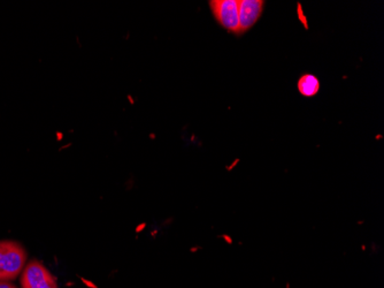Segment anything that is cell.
I'll return each instance as SVG.
<instances>
[{"instance_id":"6da1fadb","label":"cell","mask_w":384,"mask_h":288,"mask_svg":"<svg viewBox=\"0 0 384 288\" xmlns=\"http://www.w3.org/2000/svg\"><path fill=\"white\" fill-rule=\"evenodd\" d=\"M26 263V249L19 242L0 241V282H10L19 277Z\"/></svg>"},{"instance_id":"7a4b0ae2","label":"cell","mask_w":384,"mask_h":288,"mask_svg":"<svg viewBox=\"0 0 384 288\" xmlns=\"http://www.w3.org/2000/svg\"><path fill=\"white\" fill-rule=\"evenodd\" d=\"M210 7L217 24L226 31L240 35L238 0H213L210 1Z\"/></svg>"},{"instance_id":"3957f363","label":"cell","mask_w":384,"mask_h":288,"mask_svg":"<svg viewBox=\"0 0 384 288\" xmlns=\"http://www.w3.org/2000/svg\"><path fill=\"white\" fill-rule=\"evenodd\" d=\"M22 288H59L56 279L40 261L33 259L23 268L21 275Z\"/></svg>"},{"instance_id":"277c9868","label":"cell","mask_w":384,"mask_h":288,"mask_svg":"<svg viewBox=\"0 0 384 288\" xmlns=\"http://www.w3.org/2000/svg\"><path fill=\"white\" fill-rule=\"evenodd\" d=\"M265 1L263 0H238V17H240V35L251 29L259 20L263 12Z\"/></svg>"},{"instance_id":"5b68a950","label":"cell","mask_w":384,"mask_h":288,"mask_svg":"<svg viewBox=\"0 0 384 288\" xmlns=\"http://www.w3.org/2000/svg\"><path fill=\"white\" fill-rule=\"evenodd\" d=\"M297 88H298V91L302 96L314 97L320 90V81L316 75L305 74L298 79Z\"/></svg>"},{"instance_id":"8992f818","label":"cell","mask_w":384,"mask_h":288,"mask_svg":"<svg viewBox=\"0 0 384 288\" xmlns=\"http://www.w3.org/2000/svg\"><path fill=\"white\" fill-rule=\"evenodd\" d=\"M0 288H17L10 282H0Z\"/></svg>"}]
</instances>
